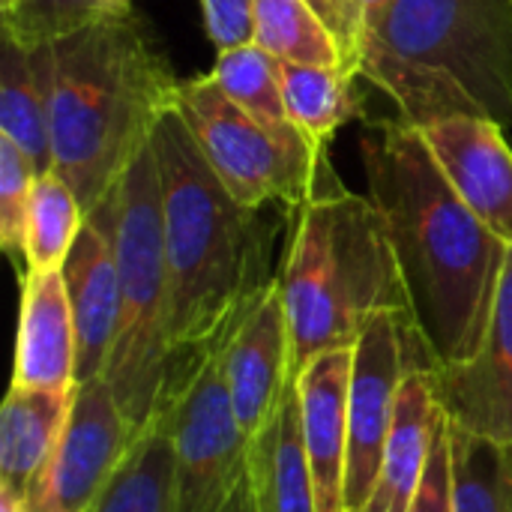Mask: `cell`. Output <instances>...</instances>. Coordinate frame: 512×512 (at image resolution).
Masks as SVG:
<instances>
[{
  "instance_id": "cell-21",
  "label": "cell",
  "mask_w": 512,
  "mask_h": 512,
  "mask_svg": "<svg viewBox=\"0 0 512 512\" xmlns=\"http://www.w3.org/2000/svg\"><path fill=\"white\" fill-rule=\"evenodd\" d=\"M357 81L360 75L339 66L282 63V96L291 123L312 144L330 147L333 135L366 111V96Z\"/></svg>"
},
{
  "instance_id": "cell-25",
  "label": "cell",
  "mask_w": 512,
  "mask_h": 512,
  "mask_svg": "<svg viewBox=\"0 0 512 512\" xmlns=\"http://www.w3.org/2000/svg\"><path fill=\"white\" fill-rule=\"evenodd\" d=\"M87 213L72 186L57 171H42L33 180V198L27 213L24 273L27 270H60L69 249L75 246Z\"/></svg>"
},
{
  "instance_id": "cell-24",
  "label": "cell",
  "mask_w": 512,
  "mask_h": 512,
  "mask_svg": "<svg viewBox=\"0 0 512 512\" xmlns=\"http://www.w3.org/2000/svg\"><path fill=\"white\" fill-rule=\"evenodd\" d=\"M225 96L240 105L249 117L276 132H294L297 126L288 117L282 96V63L267 54L261 45L246 42L240 48L216 51V63L210 69Z\"/></svg>"
},
{
  "instance_id": "cell-12",
  "label": "cell",
  "mask_w": 512,
  "mask_h": 512,
  "mask_svg": "<svg viewBox=\"0 0 512 512\" xmlns=\"http://www.w3.org/2000/svg\"><path fill=\"white\" fill-rule=\"evenodd\" d=\"M435 393L453 426L512 444V246L480 351L456 366H435Z\"/></svg>"
},
{
  "instance_id": "cell-19",
  "label": "cell",
  "mask_w": 512,
  "mask_h": 512,
  "mask_svg": "<svg viewBox=\"0 0 512 512\" xmlns=\"http://www.w3.org/2000/svg\"><path fill=\"white\" fill-rule=\"evenodd\" d=\"M75 390L9 387L0 414V486L15 492L21 501L48 465L66 429Z\"/></svg>"
},
{
  "instance_id": "cell-35",
  "label": "cell",
  "mask_w": 512,
  "mask_h": 512,
  "mask_svg": "<svg viewBox=\"0 0 512 512\" xmlns=\"http://www.w3.org/2000/svg\"><path fill=\"white\" fill-rule=\"evenodd\" d=\"M9 3H12V0H0V9H3V6H9Z\"/></svg>"
},
{
  "instance_id": "cell-10",
  "label": "cell",
  "mask_w": 512,
  "mask_h": 512,
  "mask_svg": "<svg viewBox=\"0 0 512 512\" xmlns=\"http://www.w3.org/2000/svg\"><path fill=\"white\" fill-rule=\"evenodd\" d=\"M138 438L141 432L123 417L105 378L78 384L66 429L24 495V510L93 512Z\"/></svg>"
},
{
  "instance_id": "cell-32",
  "label": "cell",
  "mask_w": 512,
  "mask_h": 512,
  "mask_svg": "<svg viewBox=\"0 0 512 512\" xmlns=\"http://www.w3.org/2000/svg\"><path fill=\"white\" fill-rule=\"evenodd\" d=\"M396 0H360V9H363V21H366V36L369 30L387 15V9L393 6Z\"/></svg>"
},
{
  "instance_id": "cell-4",
  "label": "cell",
  "mask_w": 512,
  "mask_h": 512,
  "mask_svg": "<svg viewBox=\"0 0 512 512\" xmlns=\"http://www.w3.org/2000/svg\"><path fill=\"white\" fill-rule=\"evenodd\" d=\"M288 324L294 378L318 354L351 348L378 312H411L384 219L321 162L312 198L297 219L276 273Z\"/></svg>"
},
{
  "instance_id": "cell-20",
  "label": "cell",
  "mask_w": 512,
  "mask_h": 512,
  "mask_svg": "<svg viewBox=\"0 0 512 512\" xmlns=\"http://www.w3.org/2000/svg\"><path fill=\"white\" fill-rule=\"evenodd\" d=\"M0 135L9 138L36 171H51L48 48L24 51L3 39L0 54Z\"/></svg>"
},
{
  "instance_id": "cell-22",
  "label": "cell",
  "mask_w": 512,
  "mask_h": 512,
  "mask_svg": "<svg viewBox=\"0 0 512 512\" xmlns=\"http://www.w3.org/2000/svg\"><path fill=\"white\" fill-rule=\"evenodd\" d=\"M93 512H177L174 450L162 417H156L135 441Z\"/></svg>"
},
{
  "instance_id": "cell-8",
  "label": "cell",
  "mask_w": 512,
  "mask_h": 512,
  "mask_svg": "<svg viewBox=\"0 0 512 512\" xmlns=\"http://www.w3.org/2000/svg\"><path fill=\"white\" fill-rule=\"evenodd\" d=\"M177 108L204 159L240 204L297 210L312 198L327 147L312 144L300 129H267L234 105L210 72L180 81Z\"/></svg>"
},
{
  "instance_id": "cell-5",
  "label": "cell",
  "mask_w": 512,
  "mask_h": 512,
  "mask_svg": "<svg viewBox=\"0 0 512 512\" xmlns=\"http://www.w3.org/2000/svg\"><path fill=\"white\" fill-rule=\"evenodd\" d=\"M360 75L414 126L489 117L512 132V0H396Z\"/></svg>"
},
{
  "instance_id": "cell-7",
  "label": "cell",
  "mask_w": 512,
  "mask_h": 512,
  "mask_svg": "<svg viewBox=\"0 0 512 512\" xmlns=\"http://www.w3.org/2000/svg\"><path fill=\"white\" fill-rule=\"evenodd\" d=\"M156 417L174 450V510L252 512L249 438L237 423L219 348L174 354Z\"/></svg>"
},
{
  "instance_id": "cell-13",
  "label": "cell",
  "mask_w": 512,
  "mask_h": 512,
  "mask_svg": "<svg viewBox=\"0 0 512 512\" xmlns=\"http://www.w3.org/2000/svg\"><path fill=\"white\" fill-rule=\"evenodd\" d=\"M114 213L117 189L87 213V222L60 267L78 333V384L105 375L117 336L120 270L114 249Z\"/></svg>"
},
{
  "instance_id": "cell-26",
  "label": "cell",
  "mask_w": 512,
  "mask_h": 512,
  "mask_svg": "<svg viewBox=\"0 0 512 512\" xmlns=\"http://www.w3.org/2000/svg\"><path fill=\"white\" fill-rule=\"evenodd\" d=\"M456 512H512V444L477 438L450 420Z\"/></svg>"
},
{
  "instance_id": "cell-1",
  "label": "cell",
  "mask_w": 512,
  "mask_h": 512,
  "mask_svg": "<svg viewBox=\"0 0 512 512\" xmlns=\"http://www.w3.org/2000/svg\"><path fill=\"white\" fill-rule=\"evenodd\" d=\"M360 159L435 366L471 360L486 339L510 246L459 198L402 114L366 123Z\"/></svg>"
},
{
  "instance_id": "cell-18",
  "label": "cell",
  "mask_w": 512,
  "mask_h": 512,
  "mask_svg": "<svg viewBox=\"0 0 512 512\" xmlns=\"http://www.w3.org/2000/svg\"><path fill=\"white\" fill-rule=\"evenodd\" d=\"M249 483L252 512H318L300 426L297 378L270 420L249 438Z\"/></svg>"
},
{
  "instance_id": "cell-30",
  "label": "cell",
  "mask_w": 512,
  "mask_h": 512,
  "mask_svg": "<svg viewBox=\"0 0 512 512\" xmlns=\"http://www.w3.org/2000/svg\"><path fill=\"white\" fill-rule=\"evenodd\" d=\"M306 3L321 15V21L339 42L345 69L360 75L363 51H366V21H363L360 0H306Z\"/></svg>"
},
{
  "instance_id": "cell-31",
  "label": "cell",
  "mask_w": 512,
  "mask_h": 512,
  "mask_svg": "<svg viewBox=\"0 0 512 512\" xmlns=\"http://www.w3.org/2000/svg\"><path fill=\"white\" fill-rule=\"evenodd\" d=\"M204 30L216 51L240 48L255 33V0H201Z\"/></svg>"
},
{
  "instance_id": "cell-34",
  "label": "cell",
  "mask_w": 512,
  "mask_h": 512,
  "mask_svg": "<svg viewBox=\"0 0 512 512\" xmlns=\"http://www.w3.org/2000/svg\"><path fill=\"white\" fill-rule=\"evenodd\" d=\"M99 3L105 6L108 15H126V12H132V3L135 0H99Z\"/></svg>"
},
{
  "instance_id": "cell-16",
  "label": "cell",
  "mask_w": 512,
  "mask_h": 512,
  "mask_svg": "<svg viewBox=\"0 0 512 512\" xmlns=\"http://www.w3.org/2000/svg\"><path fill=\"white\" fill-rule=\"evenodd\" d=\"M12 384L33 390L78 387V333L60 270L21 276Z\"/></svg>"
},
{
  "instance_id": "cell-17",
  "label": "cell",
  "mask_w": 512,
  "mask_h": 512,
  "mask_svg": "<svg viewBox=\"0 0 512 512\" xmlns=\"http://www.w3.org/2000/svg\"><path fill=\"white\" fill-rule=\"evenodd\" d=\"M432 369H411L399 384L393 429L381 456L378 483L363 512H408L417 498L435 426L444 414Z\"/></svg>"
},
{
  "instance_id": "cell-14",
  "label": "cell",
  "mask_w": 512,
  "mask_h": 512,
  "mask_svg": "<svg viewBox=\"0 0 512 512\" xmlns=\"http://www.w3.org/2000/svg\"><path fill=\"white\" fill-rule=\"evenodd\" d=\"M438 168L480 222L512 246V144L489 117H447L417 126Z\"/></svg>"
},
{
  "instance_id": "cell-29",
  "label": "cell",
  "mask_w": 512,
  "mask_h": 512,
  "mask_svg": "<svg viewBox=\"0 0 512 512\" xmlns=\"http://www.w3.org/2000/svg\"><path fill=\"white\" fill-rule=\"evenodd\" d=\"M408 512H456L453 498V444H450V417L441 414L435 438L429 447V462L417 489V498Z\"/></svg>"
},
{
  "instance_id": "cell-27",
  "label": "cell",
  "mask_w": 512,
  "mask_h": 512,
  "mask_svg": "<svg viewBox=\"0 0 512 512\" xmlns=\"http://www.w3.org/2000/svg\"><path fill=\"white\" fill-rule=\"evenodd\" d=\"M99 0H12L0 9L3 39L15 42L24 51L48 48L99 18H105Z\"/></svg>"
},
{
  "instance_id": "cell-6",
  "label": "cell",
  "mask_w": 512,
  "mask_h": 512,
  "mask_svg": "<svg viewBox=\"0 0 512 512\" xmlns=\"http://www.w3.org/2000/svg\"><path fill=\"white\" fill-rule=\"evenodd\" d=\"M114 249L120 270V321L102 378L123 417L144 435L159 414L174 366L162 180L153 141L117 186Z\"/></svg>"
},
{
  "instance_id": "cell-23",
  "label": "cell",
  "mask_w": 512,
  "mask_h": 512,
  "mask_svg": "<svg viewBox=\"0 0 512 512\" xmlns=\"http://www.w3.org/2000/svg\"><path fill=\"white\" fill-rule=\"evenodd\" d=\"M252 42L282 63L345 69L339 42L306 0H255Z\"/></svg>"
},
{
  "instance_id": "cell-3",
  "label": "cell",
  "mask_w": 512,
  "mask_h": 512,
  "mask_svg": "<svg viewBox=\"0 0 512 512\" xmlns=\"http://www.w3.org/2000/svg\"><path fill=\"white\" fill-rule=\"evenodd\" d=\"M171 282L174 354L219 348L249 306L276 282L279 225L267 207L240 204L204 159L180 108L153 135Z\"/></svg>"
},
{
  "instance_id": "cell-33",
  "label": "cell",
  "mask_w": 512,
  "mask_h": 512,
  "mask_svg": "<svg viewBox=\"0 0 512 512\" xmlns=\"http://www.w3.org/2000/svg\"><path fill=\"white\" fill-rule=\"evenodd\" d=\"M0 512H27V510H24V501H21L15 492H9V489H3V486H0Z\"/></svg>"
},
{
  "instance_id": "cell-2",
  "label": "cell",
  "mask_w": 512,
  "mask_h": 512,
  "mask_svg": "<svg viewBox=\"0 0 512 512\" xmlns=\"http://www.w3.org/2000/svg\"><path fill=\"white\" fill-rule=\"evenodd\" d=\"M180 81L150 24L105 15L48 45L51 171L93 213L177 108Z\"/></svg>"
},
{
  "instance_id": "cell-9",
  "label": "cell",
  "mask_w": 512,
  "mask_h": 512,
  "mask_svg": "<svg viewBox=\"0 0 512 512\" xmlns=\"http://www.w3.org/2000/svg\"><path fill=\"white\" fill-rule=\"evenodd\" d=\"M411 312H378L354 342L348 393V512H363L372 501L381 456L393 429L399 384L411 369H432Z\"/></svg>"
},
{
  "instance_id": "cell-11",
  "label": "cell",
  "mask_w": 512,
  "mask_h": 512,
  "mask_svg": "<svg viewBox=\"0 0 512 512\" xmlns=\"http://www.w3.org/2000/svg\"><path fill=\"white\" fill-rule=\"evenodd\" d=\"M222 375L240 429L252 438L294 384L291 324L279 282H273L219 345Z\"/></svg>"
},
{
  "instance_id": "cell-28",
  "label": "cell",
  "mask_w": 512,
  "mask_h": 512,
  "mask_svg": "<svg viewBox=\"0 0 512 512\" xmlns=\"http://www.w3.org/2000/svg\"><path fill=\"white\" fill-rule=\"evenodd\" d=\"M36 165L0 135V246L15 261L18 273L24 276V243H27V213L33 198Z\"/></svg>"
},
{
  "instance_id": "cell-15",
  "label": "cell",
  "mask_w": 512,
  "mask_h": 512,
  "mask_svg": "<svg viewBox=\"0 0 512 512\" xmlns=\"http://www.w3.org/2000/svg\"><path fill=\"white\" fill-rule=\"evenodd\" d=\"M354 345L318 354L297 372L303 444L315 480L318 512H348V393Z\"/></svg>"
}]
</instances>
